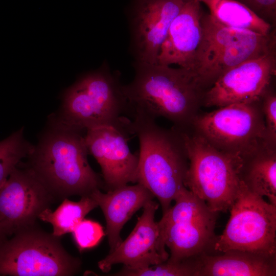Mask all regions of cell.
I'll use <instances>...</instances> for the list:
<instances>
[{
    "instance_id": "1",
    "label": "cell",
    "mask_w": 276,
    "mask_h": 276,
    "mask_svg": "<svg viewBox=\"0 0 276 276\" xmlns=\"http://www.w3.org/2000/svg\"><path fill=\"white\" fill-rule=\"evenodd\" d=\"M135 75L122 90L134 112L162 117L186 130L196 116L204 91L188 70L160 64L135 63Z\"/></svg>"
},
{
    "instance_id": "2",
    "label": "cell",
    "mask_w": 276,
    "mask_h": 276,
    "mask_svg": "<svg viewBox=\"0 0 276 276\" xmlns=\"http://www.w3.org/2000/svg\"><path fill=\"white\" fill-rule=\"evenodd\" d=\"M88 151L81 131L55 125L28 156L30 169L54 200L73 195H89L104 188L102 178L87 160Z\"/></svg>"
},
{
    "instance_id": "3",
    "label": "cell",
    "mask_w": 276,
    "mask_h": 276,
    "mask_svg": "<svg viewBox=\"0 0 276 276\" xmlns=\"http://www.w3.org/2000/svg\"><path fill=\"white\" fill-rule=\"evenodd\" d=\"M131 121V134L139 141L136 182L149 190L159 201L163 215L186 187L189 160L178 130L159 127L152 119L135 112Z\"/></svg>"
},
{
    "instance_id": "4",
    "label": "cell",
    "mask_w": 276,
    "mask_h": 276,
    "mask_svg": "<svg viewBox=\"0 0 276 276\" xmlns=\"http://www.w3.org/2000/svg\"><path fill=\"white\" fill-rule=\"evenodd\" d=\"M132 110L117 76L105 65L81 76L66 90L54 125L83 130L105 125L128 127Z\"/></svg>"
},
{
    "instance_id": "5",
    "label": "cell",
    "mask_w": 276,
    "mask_h": 276,
    "mask_svg": "<svg viewBox=\"0 0 276 276\" xmlns=\"http://www.w3.org/2000/svg\"><path fill=\"white\" fill-rule=\"evenodd\" d=\"M201 37L191 72L205 91L224 73L276 50L275 30L266 35L228 27L203 12Z\"/></svg>"
},
{
    "instance_id": "6",
    "label": "cell",
    "mask_w": 276,
    "mask_h": 276,
    "mask_svg": "<svg viewBox=\"0 0 276 276\" xmlns=\"http://www.w3.org/2000/svg\"><path fill=\"white\" fill-rule=\"evenodd\" d=\"M178 130L189 160L185 187L212 211H229L240 192L243 160L219 150L198 133Z\"/></svg>"
},
{
    "instance_id": "7",
    "label": "cell",
    "mask_w": 276,
    "mask_h": 276,
    "mask_svg": "<svg viewBox=\"0 0 276 276\" xmlns=\"http://www.w3.org/2000/svg\"><path fill=\"white\" fill-rule=\"evenodd\" d=\"M80 265V260L64 249L59 237L34 225L0 244L1 276H69Z\"/></svg>"
},
{
    "instance_id": "8",
    "label": "cell",
    "mask_w": 276,
    "mask_h": 276,
    "mask_svg": "<svg viewBox=\"0 0 276 276\" xmlns=\"http://www.w3.org/2000/svg\"><path fill=\"white\" fill-rule=\"evenodd\" d=\"M260 101L220 107L196 116L192 124L214 147L244 161L268 148Z\"/></svg>"
},
{
    "instance_id": "9",
    "label": "cell",
    "mask_w": 276,
    "mask_h": 276,
    "mask_svg": "<svg viewBox=\"0 0 276 276\" xmlns=\"http://www.w3.org/2000/svg\"><path fill=\"white\" fill-rule=\"evenodd\" d=\"M174 201L175 204L158 221L166 246L170 251L167 260L176 262L211 253L219 213L211 210L187 188Z\"/></svg>"
},
{
    "instance_id": "10",
    "label": "cell",
    "mask_w": 276,
    "mask_h": 276,
    "mask_svg": "<svg viewBox=\"0 0 276 276\" xmlns=\"http://www.w3.org/2000/svg\"><path fill=\"white\" fill-rule=\"evenodd\" d=\"M231 215L210 254L239 250L276 255V206L249 191L242 181Z\"/></svg>"
},
{
    "instance_id": "11",
    "label": "cell",
    "mask_w": 276,
    "mask_h": 276,
    "mask_svg": "<svg viewBox=\"0 0 276 276\" xmlns=\"http://www.w3.org/2000/svg\"><path fill=\"white\" fill-rule=\"evenodd\" d=\"M53 201L30 169L16 167L0 187V231L7 237L35 225Z\"/></svg>"
},
{
    "instance_id": "12",
    "label": "cell",
    "mask_w": 276,
    "mask_h": 276,
    "mask_svg": "<svg viewBox=\"0 0 276 276\" xmlns=\"http://www.w3.org/2000/svg\"><path fill=\"white\" fill-rule=\"evenodd\" d=\"M275 73L276 50L226 72L204 91L202 104L220 107L260 101Z\"/></svg>"
},
{
    "instance_id": "13",
    "label": "cell",
    "mask_w": 276,
    "mask_h": 276,
    "mask_svg": "<svg viewBox=\"0 0 276 276\" xmlns=\"http://www.w3.org/2000/svg\"><path fill=\"white\" fill-rule=\"evenodd\" d=\"M86 130V146L100 166L104 188L109 191L136 182L139 155L128 146L129 126L105 125Z\"/></svg>"
},
{
    "instance_id": "14",
    "label": "cell",
    "mask_w": 276,
    "mask_h": 276,
    "mask_svg": "<svg viewBox=\"0 0 276 276\" xmlns=\"http://www.w3.org/2000/svg\"><path fill=\"white\" fill-rule=\"evenodd\" d=\"M159 204L153 200L143 206L133 231L114 250L100 260L98 265L103 272L112 266L121 263L130 269L147 267L166 261L169 254L155 214Z\"/></svg>"
},
{
    "instance_id": "15",
    "label": "cell",
    "mask_w": 276,
    "mask_h": 276,
    "mask_svg": "<svg viewBox=\"0 0 276 276\" xmlns=\"http://www.w3.org/2000/svg\"><path fill=\"white\" fill-rule=\"evenodd\" d=\"M187 0H136L130 15L135 63L154 64L169 27Z\"/></svg>"
},
{
    "instance_id": "16",
    "label": "cell",
    "mask_w": 276,
    "mask_h": 276,
    "mask_svg": "<svg viewBox=\"0 0 276 276\" xmlns=\"http://www.w3.org/2000/svg\"><path fill=\"white\" fill-rule=\"evenodd\" d=\"M198 0L187 1L172 20L157 57V63L177 65L191 71L201 37L203 13Z\"/></svg>"
},
{
    "instance_id": "17",
    "label": "cell",
    "mask_w": 276,
    "mask_h": 276,
    "mask_svg": "<svg viewBox=\"0 0 276 276\" xmlns=\"http://www.w3.org/2000/svg\"><path fill=\"white\" fill-rule=\"evenodd\" d=\"M90 195L104 215L109 252L122 241L120 233L124 224L137 211L154 197L149 190L139 183L121 186L106 193L97 189Z\"/></svg>"
},
{
    "instance_id": "18",
    "label": "cell",
    "mask_w": 276,
    "mask_h": 276,
    "mask_svg": "<svg viewBox=\"0 0 276 276\" xmlns=\"http://www.w3.org/2000/svg\"><path fill=\"white\" fill-rule=\"evenodd\" d=\"M196 276H275L276 255L239 250L202 254Z\"/></svg>"
},
{
    "instance_id": "19",
    "label": "cell",
    "mask_w": 276,
    "mask_h": 276,
    "mask_svg": "<svg viewBox=\"0 0 276 276\" xmlns=\"http://www.w3.org/2000/svg\"><path fill=\"white\" fill-rule=\"evenodd\" d=\"M240 178L249 191L276 206L275 149L264 148L244 160Z\"/></svg>"
},
{
    "instance_id": "20",
    "label": "cell",
    "mask_w": 276,
    "mask_h": 276,
    "mask_svg": "<svg viewBox=\"0 0 276 276\" xmlns=\"http://www.w3.org/2000/svg\"><path fill=\"white\" fill-rule=\"evenodd\" d=\"M198 1L206 6L210 15L224 25L264 35L273 30L270 24L237 0Z\"/></svg>"
},
{
    "instance_id": "21",
    "label": "cell",
    "mask_w": 276,
    "mask_h": 276,
    "mask_svg": "<svg viewBox=\"0 0 276 276\" xmlns=\"http://www.w3.org/2000/svg\"><path fill=\"white\" fill-rule=\"evenodd\" d=\"M97 206V202L90 195L82 196L77 202L65 198L55 211L47 208L39 214L38 218L51 223L53 226L52 234L60 237L72 233L85 216Z\"/></svg>"
},
{
    "instance_id": "22",
    "label": "cell",
    "mask_w": 276,
    "mask_h": 276,
    "mask_svg": "<svg viewBox=\"0 0 276 276\" xmlns=\"http://www.w3.org/2000/svg\"><path fill=\"white\" fill-rule=\"evenodd\" d=\"M23 128L0 141V187L21 160L28 157L34 146L25 139Z\"/></svg>"
},
{
    "instance_id": "23",
    "label": "cell",
    "mask_w": 276,
    "mask_h": 276,
    "mask_svg": "<svg viewBox=\"0 0 276 276\" xmlns=\"http://www.w3.org/2000/svg\"><path fill=\"white\" fill-rule=\"evenodd\" d=\"M200 256V255H199ZM171 262L167 260L147 267L130 269L123 267L114 275L121 276H196L199 267V257Z\"/></svg>"
},
{
    "instance_id": "24",
    "label": "cell",
    "mask_w": 276,
    "mask_h": 276,
    "mask_svg": "<svg viewBox=\"0 0 276 276\" xmlns=\"http://www.w3.org/2000/svg\"><path fill=\"white\" fill-rule=\"evenodd\" d=\"M72 233L80 251L95 247L104 236L103 227L100 223L85 219L76 225Z\"/></svg>"
},
{
    "instance_id": "25",
    "label": "cell",
    "mask_w": 276,
    "mask_h": 276,
    "mask_svg": "<svg viewBox=\"0 0 276 276\" xmlns=\"http://www.w3.org/2000/svg\"><path fill=\"white\" fill-rule=\"evenodd\" d=\"M264 115L266 145L268 148L275 149L276 144V96L266 91L262 98Z\"/></svg>"
},
{
    "instance_id": "26",
    "label": "cell",
    "mask_w": 276,
    "mask_h": 276,
    "mask_svg": "<svg viewBox=\"0 0 276 276\" xmlns=\"http://www.w3.org/2000/svg\"><path fill=\"white\" fill-rule=\"evenodd\" d=\"M261 19L272 27L276 20V0H240Z\"/></svg>"
},
{
    "instance_id": "27",
    "label": "cell",
    "mask_w": 276,
    "mask_h": 276,
    "mask_svg": "<svg viewBox=\"0 0 276 276\" xmlns=\"http://www.w3.org/2000/svg\"><path fill=\"white\" fill-rule=\"evenodd\" d=\"M7 238V237L6 236H5L4 234H3L0 231V244H1V243H2Z\"/></svg>"
},
{
    "instance_id": "28",
    "label": "cell",
    "mask_w": 276,
    "mask_h": 276,
    "mask_svg": "<svg viewBox=\"0 0 276 276\" xmlns=\"http://www.w3.org/2000/svg\"><path fill=\"white\" fill-rule=\"evenodd\" d=\"M237 1H239H239H240V0H237Z\"/></svg>"
},
{
    "instance_id": "29",
    "label": "cell",
    "mask_w": 276,
    "mask_h": 276,
    "mask_svg": "<svg viewBox=\"0 0 276 276\" xmlns=\"http://www.w3.org/2000/svg\"></svg>"
}]
</instances>
